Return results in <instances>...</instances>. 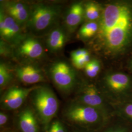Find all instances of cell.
Masks as SVG:
<instances>
[{
	"label": "cell",
	"mask_w": 132,
	"mask_h": 132,
	"mask_svg": "<svg viewBox=\"0 0 132 132\" xmlns=\"http://www.w3.org/2000/svg\"><path fill=\"white\" fill-rule=\"evenodd\" d=\"M97 42L108 53L120 52L132 40V7L125 3L106 5L99 19Z\"/></svg>",
	"instance_id": "1"
},
{
	"label": "cell",
	"mask_w": 132,
	"mask_h": 132,
	"mask_svg": "<svg viewBox=\"0 0 132 132\" xmlns=\"http://www.w3.org/2000/svg\"><path fill=\"white\" fill-rule=\"evenodd\" d=\"M34 112L45 130L52 121L59 108V102L52 90L46 86H37L30 94Z\"/></svg>",
	"instance_id": "2"
},
{
	"label": "cell",
	"mask_w": 132,
	"mask_h": 132,
	"mask_svg": "<svg viewBox=\"0 0 132 132\" xmlns=\"http://www.w3.org/2000/svg\"><path fill=\"white\" fill-rule=\"evenodd\" d=\"M64 117L68 121L87 129L104 126L109 118L108 117L99 110L76 101L66 108Z\"/></svg>",
	"instance_id": "3"
},
{
	"label": "cell",
	"mask_w": 132,
	"mask_h": 132,
	"mask_svg": "<svg viewBox=\"0 0 132 132\" xmlns=\"http://www.w3.org/2000/svg\"><path fill=\"white\" fill-rule=\"evenodd\" d=\"M61 13L56 5L37 4L30 7V15L26 26L36 35H42L54 28Z\"/></svg>",
	"instance_id": "4"
},
{
	"label": "cell",
	"mask_w": 132,
	"mask_h": 132,
	"mask_svg": "<svg viewBox=\"0 0 132 132\" xmlns=\"http://www.w3.org/2000/svg\"><path fill=\"white\" fill-rule=\"evenodd\" d=\"M50 74L53 83L62 92L68 94L75 88L76 83V72L66 62L54 63L51 68Z\"/></svg>",
	"instance_id": "5"
},
{
	"label": "cell",
	"mask_w": 132,
	"mask_h": 132,
	"mask_svg": "<svg viewBox=\"0 0 132 132\" xmlns=\"http://www.w3.org/2000/svg\"><path fill=\"white\" fill-rule=\"evenodd\" d=\"M75 101L96 109L109 117L106 104L101 94L94 85H86L81 87L76 94Z\"/></svg>",
	"instance_id": "6"
},
{
	"label": "cell",
	"mask_w": 132,
	"mask_h": 132,
	"mask_svg": "<svg viewBox=\"0 0 132 132\" xmlns=\"http://www.w3.org/2000/svg\"><path fill=\"white\" fill-rule=\"evenodd\" d=\"M1 37L11 44H19L24 38L21 26L14 19L7 15L3 10L0 14Z\"/></svg>",
	"instance_id": "7"
},
{
	"label": "cell",
	"mask_w": 132,
	"mask_h": 132,
	"mask_svg": "<svg viewBox=\"0 0 132 132\" xmlns=\"http://www.w3.org/2000/svg\"><path fill=\"white\" fill-rule=\"evenodd\" d=\"M35 87L25 88L12 87L10 88L1 97V108L5 110H14L19 108Z\"/></svg>",
	"instance_id": "8"
},
{
	"label": "cell",
	"mask_w": 132,
	"mask_h": 132,
	"mask_svg": "<svg viewBox=\"0 0 132 132\" xmlns=\"http://www.w3.org/2000/svg\"><path fill=\"white\" fill-rule=\"evenodd\" d=\"M3 10L5 13L22 26L27 25L30 15V7L26 3L19 2H5Z\"/></svg>",
	"instance_id": "9"
},
{
	"label": "cell",
	"mask_w": 132,
	"mask_h": 132,
	"mask_svg": "<svg viewBox=\"0 0 132 132\" xmlns=\"http://www.w3.org/2000/svg\"><path fill=\"white\" fill-rule=\"evenodd\" d=\"M17 45L19 54L28 58L38 59L42 56L44 53L42 44L36 38L25 37Z\"/></svg>",
	"instance_id": "10"
},
{
	"label": "cell",
	"mask_w": 132,
	"mask_h": 132,
	"mask_svg": "<svg viewBox=\"0 0 132 132\" xmlns=\"http://www.w3.org/2000/svg\"><path fill=\"white\" fill-rule=\"evenodd\" d=\"M16 73L20 80L25 84H32L45 81L42 71L33 65L19 66L16 69Z\"/></svg>",
	"instance_id": "11"
},
{
	"label": "cell",
	"mask_w": 132,
	"mask_h": 132,
	"mask_svg": "<svg viewBox=\"0 0 132 132\" xmlns=\"http://www.w3.org/2000/svg\"><path fill=\"white\" fill-rule=\"evenodd\" d=\"M38 119L34 111L24 109L19 113L18 124L21 132H39Z\"/></svg>",
	"instance_id": "12"
},
{
	"label": "cell",
	"mask_w": 132,
	"mask_h": 132,
	"mask_svg": "<svg viewBox=\"0 0 132 132\" xmlns=\"http://www.w3.org/2000/svg\"><path fill=\"white\" fill-rule=\"evenodd\" d=\"M84 17V6L82 2H76L71 5L65 18V24L70 32H73Z\"/></svg>",
	"instance_id": "13"
},
{
	"label": "cell",
	"mask_w": 132,
	"mask_h": 132,
	"mask_svg": "<svg viewBox=\"0 0 132 132\" xmlns=\"http://www.w3.org/2000/svg\"><path fill=\"white\" fill-rule=\"evenodd\" d=\"M105 83L110 90L114 93L120 94L129 88L130 80L127 75L116 73L107 76L105 79Z\"/></svg>",
	"instance_id": "14"
},
{
	"label": "cell",
	"mask_w": 132,
	"mask_h": 132,
	"mask_svg": "<svg viewBox=\"0 0 132 132\" xmlns=\"http://www.w3.org/2000/svg\"><path fill=\"white\" fill-rule=\"evenodd\" d=\"M67 36L65 30L61 27H54L47 35V46L52 52L61 51L65 46Z\"/></svg>",
	"instance_id": "15"
},
{
	"label": "cell",
	"mask_w": 132,
	"mask_h": 132,
	"mask_svg": "<svg viewBox=\"0 0 132 132\" xmlns=\"http://www.w3.org/2000/svg\"><path fill=\"white\" fill-rule=\"evenodd\" d=\"M101 13L99 6L94 2H89L84 6V17L89 22L99 19Z\"/></svg>",
	"instance_id": "16"
},
{
	"label": "cell",
	"mask_w": 132,
	"mask_h": 132,
	"mask_svg": "<svg viewBox=\"0 0 132 132\" xmlns=\"http://www.w3.org/2000/svg\"><path fill=\"white\" fill-rule=\"evenodd\" d=\"M98 29V24L95 22H88L84 24L79 31L80 37L88 39L96 34Z\"/></svg>",
	"instance_id": "17"
},
{
	"label": "cell",
	"mask_w": 132,
	"mask_h": 132,
	"mask_svg": "<svg viewBox=\"0 0 132 132\" xmlns=\"http://www.w3.org/2000/svg\"><path fill=\"white\" fill-rule=\"evenodd\" d=\"M12 79L11 73L6 65L1 63L0 65V86L4 88L8 85Z\"/></svg>",
	"instance_id": "18"
},
{
	"label": "cell",
	"mask_w": 132,
	"mask_h": 132,
	"mask_svg": "<svg viewBox=\"0 0 132 132\" xmlns=\"http://www.w3.org/2000/svg\"><path fill=\"white\" fill-rule=\"evenodd\" d=\"M100 69L99 61L96 59L90 60L85 67V72L88 76L93 78L97 76Z\"/></svg>",
	"instance_id": "19"
},
{
	"label": "cell",
	"mask_w": 132,
	"mask_h": 132,
	"mask_svg": "<svg viewBox=\"0 0 132 132\" xmlns=\"http://www.w3.org/2000/svg\"><path fill=\"white\" fill-rule=\"evenodd\" d=\"M46 132H67L63 124L58 120L52 121L49 125Z\"/></svg>",
	"instance_id": "20"
},
{
	"label": "cell",
	"mask_w": 132,
	"mask_h": 132,
	"mask_svg": "<svg viewBox=\"0 0 132 132\" xmlns=\"http://www.w3.org/2000/svg\"><path fill=\"white\" fill-rule=\"evenodd\" d=\"M103 132H130V128L126 125L118 123L110 126Z\"/></svg>",
	"instance_id": "21"
},
{
	"label": "cell",
	"mask_w": 132,
	"mask_h": 132,
	"mask_svg": "<svg viewBox=\"0 0 132 132\" xmlns=\"http://www.w3.org/2000/svg\"><path fill=\"white\" fill-rule=\"evenodd\" d=\"M120 113L123 118L132 122V102L125 104L121 109Z\"/></svg>",
	"instance_id": "22"
},
{
	"label": "cell",
	"mask_w": 132,
	"mask_h": 132,
	"mask_svg": "<svg viewBox=\"0 0 132 132\" xmlns=\"http://www.w3.org/2000/svg\"><path fill=\"white\" fill-rule=\"evenodd\" d=\"M90 61L89 53L82 57L79 59L72 61L73 66L78 69H82L85 68V67Z\"/></svg>",
	"instance_id": "23"
},
{
	"label": "cell",
	"mask_w": 132,
	"mask_h": 132,
	"mask_svg": "<svg viewBox=\"0 0 132 132\" xmlns=\"http://www.w3.org/2000/svg\"><path fill=\"white\" fill-rule=\"evenodd\" d=\"M89 53V52L85 49L77 50L71 53V58L72 61L75 60L84 56Z\"/></svg>",
	"instance_id": "24"
},
{
	"label": "cell",
	"mask_w": 132,
	"mask_h": 132,
	"mask_svg": "<svg viewBox=\"0 0 132 132\" xmlns=\"http://www.w3.org/2000/svg\"><path fill=\"white\" fill-rule=\"evenodd\" d=\"M8 116L6 113L3 112L0 113V125L1 127L3 126L7 122Z\"/></svg>",
	"instance_id": "25"
},
{
	"label": "cell",
	"mask_w": 132,
	"mask_h": 132,
	"mask_svg": "<svg viewBox=\"0 0 132 132\" xmlns=\"http://www.w3.org/2000/svg\"><path fill=\"white\" fill-rule=\"evenodd\" d=\"M77 132V131H76V132Z\"/></svg>",
	"instance_id": "26"
}]
</instances>
